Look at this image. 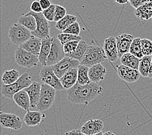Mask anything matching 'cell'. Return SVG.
I'll return each instance as SVG.
<instances>
[{
  "label": "cell",
  "instance_id": "1",
  "mask_svg": "<svg viewBox=\"0 0 152 135\" xmlns=\"http://www.w3.org/2000/svg\"><path fill=\"white\" fill-rule=\"evenodd\" d=\"M103 92V88L97 83L80 85L78 83L67 90V98L73 104L88 105L90 102Z\"/></svg>",
  "mask_w": 152,
  "mask_h": 135
},
{
  "label": "cell",
  "instance_id": "2",
  "mask_svg": "<svg viewBox=\"0 0 152 135\" xmlns=\"http://www.w3.org/2000/svg\"><path fill=\"white\" fill-rule=\"evenodd\" d=\"M32 83V77L27 72H25L16 83L12 85H5L3 84L1 94L3 97L13 100L14 94L27 89Z\"/></svg>",
  "mask_w": 152,
  "mask_h": 135
},
{
  "label": "cell",
  "instance_id": "3",
  "mask_svg": "<svg viewBox=\"0 0 152 135\" xmlns=\"http://www.w3.org/2000/svg\"><path fill=\"white\" fill-rule=\"evenodd\" d=\"M104 49L99 46H88L80 64L91 68L107 60Z\"/></svg>",
  "mask_w": 152,
  "mask_h": 135
},
{
  "label": "cell",
  "instance_id": "4",
  "mask_svg": "<svg viewBox=\"0 0 152 135\" xmlns=\"http://www.w3.org/2000/svg\"><path fill=\"white\" fill-rule=\"evenodd\" d=\"M56 90L46 84H42L41 94L37 109L38 111L43 112L49 110L52 107L55 100Z\"/></svg>",
  "mask_w": 152,
  "mask_h": 135
},
{
  "label": "cell",
  "instance_id": "5",
  "mask_svg": "<svg viewBox=\"0 0 152 135\" xmlns=\"http://www.w3.org/2000/svg\"><path fill=\"white\" fill-rule=\"evenodd\" d=\"M31 36V32L19 23L13 24L9 31V36L12 43L19 46L28 41Z\"/></svg>",
  "mask_w": 152,
  "mask_h": 135
},
{
  "label": "cell",
  "instance_id": "6",
  "mask_svg": "<svg viewBox=\"0 0 152 135\" xmlns=\"http://www.w3.org/2000/svg\"><path fill=\"white\" fill-rule=\"evenodd\" d=\"M27 14L33 16L37 20V30L31 32L32 35L42 40L50 37V26L43 13H35L30 10Z\"/></svg>",
  "mask_w": 152,
  "mask_h": 135
},
{
  "label": "cell",
  "instance_id": "7",
  "mask_svg": "<svg viewBox=\"0 0 152 135\" xmlns=\"http://www.w3.org/2000/svg\"><path fill=\"white\" fill-rule=\"evenodd\" d=\"M39 78L43 84L50 86L56 90L61 91L64 90L60 79L56 76L51 66H43L39 72Z\"/></svg>",
  "mask_w": 152,
  "mask_h": 135
},
{
  "label": "cell",
  "instance_id": "8",
  "mask_svg": "<svg viewBox=\"0 0 152 135\" xmlns=\"http://www.w3.org/2000/svg\"><path fill=\"white\" fill-rule=\"evenodd\" d=\"M15 60L20 66L28 69L37 66L39 63L38 57L30 53L20 47H18L16 50Z\"/></svg>",
  "mask_w": 152,
  "mask_h": 135
},
{
  "label": "cell",
  "instance_id": "9",
  "mask_svg": "<svg viewBox=\"0 0 152 135\" xmlns=\"http://www.w3.org/2000/svg\"><path fill=\"white\" fill-rule=\"evenodd\" d=\"M65 57H66V53L64 51L63 45L61 44L57 37L53 36L51 49H50V53L48 60H47V66H53L58 63Z\"/></svg>",
  "mask_w": 152,
  "mask_h": 135
},
{
  "label": "cell",
  "instance_id": "10",
  "mask_svg": "<svg viewBox=\"0 0 152 135\" xmlns=\"http://www.w3.org/2000/svg\"><path fill=\"white\" fill-rule=\"evenodd\" d=\"M80 65V62L71 59L70 57H66L58 63L51 67L58 77L61 79L69 70L73 68H78Z\"/></svg>",
  "mask_w": 152,
  "mask_h": 135
},
{
  "label": "cell",
  "instance_id": "11",
  "mask_svg": "<svg viewBox=\"0 0 152 135\" xmlns=\"http://www.w3.org/2000/svg\"><path fill=\"white\" fill-rule=\"evenodd\" d=\"M0 123L2 127L14 131H18L23 127V122L19 116L3 112H0Z\"/></svg>",
  "mask_w": 152,
  "mask_h": 135
},
{
  "label": "cell",
  "instance_id": "12",
  "mask_svg": "<svg viewBox=\"0 0 152 135\" xmlns=\"http://www.w3.org/2000/svg\"><path fill=\"white\" fill-rule=\"evenodd\" d=\"M117 70L119 77L128 83L137 82L141 75L139 70L129 68L123 64L117 65Z\"/></svg>",
  "mask_w": 152,
  "mask_h": 135
},
{
  "label": "cell",
  "instance_id": "13",
  "mask_svg": "<svg viewBox=\"0 0 152 135\" xmlns=\"http://www.w3.org/2000/svg\"><path fill=\"white\" fill-rule=\"evenodd\" d=\"M103 49L107 60L110 62H116L119 58L116 38L114 36H110L104 41Z\"/></svg>",
  "mask_w": 152,
  "mask_h": 135
},
{
  "label": "cell",
  "instance_id": "14",
  "mask_svg": "<svg viewBox=\"0 0 152 135\" xmlns=\"http://www.w3.org/2000/svg\"><path fill=\"white\" fill-rule=\"evenodd\" d=\"M134 38H135L132 35L127 33H122L116 37L119 58H121L123 55L129 53L130 47Z\"/></svg>",
  "mask_w": 152,
  "mask_h": 135
},
{
  "label": "cell",
  "instance_id": "15",
  "mask_svg": "<svg viewBox=\"0 0 152 135\" xmlns=\"http://www.w3.org/2000/svg\"><path fill=\"white\" fill-rule=\"evenodd\" d=\"M104 127V123L101 120L91 119L82 126L80 130L86 135H94L102 132Z\"/></svg>",
  "mask_w": 152,
  "mask_h": 135
},
{
  "label": "cell",
  "instance_id": "16",
  "mask_svg": "<svg viewBox=\"0 0 152 135\" xmlns=\"http://www.w3.org/2000/svg\"><path fill=\"white\" fill-rule=\"evenodd\" d=\"M42 85L37 81L32 82L31 85L24 90L27 92L31 100V108H37L41 94Z\"/></svg>",
  "mask_w": 152,
  "mask_h": 135
},
{
  "label": "cell",
  "instance_id": "17",
  "mask_svg": "<svg viewBox=\"0 0 152 135\" xmlns=\"http://www.w3.org/2000/svg\"><path fill=\"white\" fill-rule=\"evenodd\" d=\"M42 44V39L32 35L31 38L28 41L20 46V47L24 50L27 51V52H29L30 53L38 57L41 50Z\"/></svg>",
  "mask_w": 152,
  "mask_h": 135
},
{
  "label": "cell",
  "instance_id": "18",
  "mask_svg": "<svg viewBox=\"0 0 152 135\" xmlns=\"http://www.w3.org/2000/svg\"><path fill=\"white\" fill-rule=\"evenodd\" d=\"M106 69L102 64H98L89 68V77L91 83H98L104 81L106 75Z\"/></svg>",
  "mask_w": 152,
  "mask_h": 135
},
{
  "label": "cell",
  "instance_id": "19",
  "mask_svg": "<svg viewBox=\"0 0 152 135\" xmlns=\"http://www.w3.org/2000/svg\"><path fill=\"white\" fill-rule=\"evenodd\" d=\"M78 68H73L69 70L62 77L60 81L64 90H69L77 83Z\"/></svg>",
  "mask_w": 152,
  "mask_h": 135
},
{
  "label": "cell",
  "instance_id": "20",
  "mask_svg": "<svg viewBox=\"0 0 152 135\" xmlns=\"http://www.w3.org/2000/svg\"><path fill=\"white\" fill-rule=\"evenodd\" d=\"M53 36H50L49 38H47L42 40V47L39 55H38L39 61L43 66H47V60L49 57V55L51 49V45L53 42Z\"/></svg>",
  "mask_w": 152,
  "mask_h": 135
},
{
  "label": "cell",
  "instance_id": "21",
  "mask_svg": "<svg viewBox=\"0 0 152 135\" xmlns=\"http://www.w3.org/2000/svg\"><path fill=\"white\" fill-rule=\"evenodd\" d=\"M13 100L15 103L23 110L28 111L31 108V100L26 91L24 90L14 94Z\"/></svg>",
  "mask_w": 152,
  "mask_h": 135
},
{
  "label": "cell",
  "instance_id": "22",
  "mask_svg": "<svg viewBox=\"0 0 152 135\" xmlns=\"http://www.w3.org/2000/svg\"><path fill=\"white\" fill-rule=\"evenodd\" d=\"M42 118L43 116L39 111H28L24 116L23 122L27 126L34 127L39 125L42 121Z\"/></svg>",
  "mask_w": 152,
  "mask_h": 135
},
{
  "label": "cell",
  "instance_id": "23",
  "mask_svg": "<svg viewBox=\"0 0 152 135\" xmlns=\"http://www.w3.org/2000/svg\"><path fill=\"white\" fill-rule=\"evenodd\" d=\"M135 14L142 21L152 20V1L145 3L135 9Z\"/></svg>",
  "mask_w": 152,
  "mask_h": 135
},
{
  "label": "cell",
  "instance_id": "24",
  "mask_svg": "<svg viewBox=\"0 0 152 135\" xmlns=\"http://www.w3.org/2000/svg\"><path fill=\"white\" fill-rule=\"evenodd\" d=\"M121 64L135 70H139L140 59L130 53H126L120 58Z\"/></svg>",
  "mask_w": 152,
  "mask_h": 135
},
{
  "label": "cell",
  "instance_id": "25",
  "mask_svg": "<svg viewBox=\"0 0 152 135\" xmlns=\"http://www.w3.org/2000/svg\"><path fill=\"white\" fill-rule=\"evenodd\" d=\"M18 23L26 27L31 32L37 30V20L36 18L30 14H26L21 16L18 19Z\"/></svg>",
  "mask_w": 152,
  "mask_h": 135
},
{
  "label": "cell",
  "instance_id": "26",
  "mask_svg": "<svg viewBox=\"0 0 152 135\" xmlns=\"http://www.w3.org/2000/svg\"><path fill=\"white\" fill-rule=\"evenodd\" d=\"M20 76L21 75H20L19 72L16 70H14V69L5 71L1 78L3 84L5 85H12V84L16 83L19 79Z\"/></svg>",
  "mask_w": 152,
  "mask_h": 135
},
{
  "label": "cell",
  "instance_id": "27",
  "mask_svg": "<svg viewBox=\"0 0 152 135\" xmlns=\"http://www.w3.org/2000/svg\"><path fill=\"white\" fill-rule=\"evenodd\" d=\"M88 44H87L85 41H80L77 48L76 49L75 52L70 54L66 55V57H70L71 59H73L75 60H77L81 63V61L83 59V57L84 56V54L86 52V49L88 48Z\"/></svg>",
  "mask_w": 152,
  "mask_h": 135
},
{
  "label": "cell",
  "instance_id": "28",
  "mask_svg": "<svg viewBox=\"0 0 152 135\" xmlns=\"http://www.w3.org/2000/svg\"><path fill=\"white\" fill-rule=\"evenodd\" d=\"M89 68L80 64L78 68L77 83L80 85H86L91 83L89 77Z\"/></svg>",
  "mask_w": 152,
  "mask_h": 135
},
{
  "label": "cell",
  "instance_id": "29",
  "mask_svg": "<svg viewBox=\"0 0 152 135\" xmlns=\"http://www.w3.org/2000/svg\"><path fill=\"white\" fill-rule=\"evenodd\" d=\"M151 63V56H144L140 60L139 71L144 77H148Z\"/></svg>",
  "mask_w": 152,
  "mask_h": 135
},
{
  "label": "cell",
  "instance_id": "30",
  "mask_svg": "<svg viewBox=\"0 0 152 135\" xmlns=\"http://www.w3.org/2000/svg\"><path fill=\"white\" fill-rule=\"evenodd\" d=\"M77 18L75 16L71 15V14H67L63 19L58 21L56 24V28L58 30L63 32L67 27H69L71 24L77 21Z\"/></svg>",
  "mask_w": 152,
  "mask_h": 135
},
{
  "label": "cell",
  "instance_id": "31",
  "mask_svg": "<svg viewBox=\"0 0 152 135\" xmlns=\"http://www.w3.org/2000/svg\"><path fill=\"white\" fill-rule=\"evenodd\" d=\"M129 53L133 55L134 56L137 57L139 59H141L144 57V55L142 50V46H141V38H135L130 47Z\"/></svg>",
  "mask_w": 152,
  "mask_h": 135
},
{
  "label": "cell",
  "instance_id": "32",
  "mask_svg": "<svg viewBox=\"0 0 152 135\" xmlns=\"http://www.w3.org/2000/svg\"><path fill=\"white\" fill-rule=\"evenodd\" d=\"M57 38L59 40L60 42L62 45L65 44L67 42H72V41H81L82 37L80 36H76L71 34H66V33H60L58 35Z\"/></svg>",
  "mask_w": 152,
  "mask_h": 135
},
{
  "label": "cell",
  "instance_id": "33",
  "mask_svg": "<svg viewBox=\"0 0 152 135\" xmlns=\"http://www.w3.org/2000/svg\"><path fill=\"white\" fill-rule=\"evenodd\" d=\"M141 46L144 56H152V41L147 38L141 39Z\"/></svg>",
  "mask_w": 152,
  "mask_h": 135
},
{
  "label": "cell",
  "instance_id": "34",
  "mask_svg": "<svg viewBox=\"0 0 152 135\" xmlns=\"http://www.w3.org/2000/svg\"><path fill=\"white\" fill-rule=\"evenodd\" d=\"M67 15V10L63 6L59 5H56V9H55V19L54 21L55 22H58L60 20Z\"/></svg>",
  "mask_w": 152,
  "mask_h": 135
},
{
  "label": "cell",
  "instance_id": "35",
  "mask_svg": "<svg viewBox=\"0 0 152 135\" xmlns=\"http://www.w3.org/2000/svg\"><path fill=\"white\" fill-rule=\"evenodd\" d=\"M80 27L79 23L78 21H75V23L71 24L69 27H67L66 30L62 32L66 34H71L76 36H79L80 33Z\"/></svg>",
  "mask_w": 152,
  "mask_h": 135
},
{
  "label": "cell",
  "instance_id": "36",
  "mask_svg": "<svg viewBox=\"0 0 152 135\" xmlns=\"http://www.w3.org/2000/svg\"><path fill=\"white\" fill-rule=\"evenodd\" d=\"M55 9H56V5L52 4L49 8H48L46 10H44L42 12L43 16H45L47 20L49 21H54V19H55Z\"/></svg>",
  "mask_w": 152,
  "mask_h": 135
},
{
  "label": "cell",
  "instance_id": "37",
  "mask_svg": "<svg viewBox=\"0 0 152 135\" xmlns=\"http://www.w3.org/2000/svg\"><path fill=\"white\" fill-rule=\"evenodd\" d=\"M79 42L80 41H72L64 44L63 48L66 55L70 54L74 52L76 49L77 48V47L79 44Z\"/></svg>",
  "mask_w": 152,
  "mask_h": 135
},
{
  "label": "cell",
  "instance_id": "38",
  "mask_svg": "<svg viewBox=\"0 0 152 135\" xmlns=\"http://www.w3.org/2000/svg\"><path fill=\"white\" fill-rule=\"evenodd\" d=\"M31 10L35 13H42L43 11L39 0H35V1L31 3Z\"/></svg>",
  "mask_w": 152,
  "mask_h": 135
},
{
  "label": "cell",
  "instance_id": "39",
  "mask_svg": "<svg viewBox=\"0 0 152 135\" xmlns=\"http://www.w3.org/2000/svg\"><path fill=\"white\" fill-rule=\"evenodd\" d=\"M152 1V0H129V3L134 9H138L145 3Z\"/></svg>",
  "mask_w": 152,
  "mask_h": 135
},
{
  "label": "cell",
  "instance_id": "40",
  "mask_svg": "<svg viewBox=\"0 0 152 135\" xmlns=\"http://www.w3.org/2000/svg\"><path fill=\"white\" fill-rule=\"evenodd\" d=\"M39 1L40 3L42 8L43 10L48 9L52 5L50 0H39Z\"/></svg>",
  "mask_w": 152,
  "mask_h": 135
},
{
  "label": "cell",
  "instance_id": "41",
  "mask_svg": "<svg viewBox=\"0 0 152 135\" xmlns=\"http://www.w3.org/2000/svg\"><path fill=\"white\" fill-rule=\"evenodd\" d=\"M65 135H86L85 134L83 133L81 130L78 129H73L69 132H66Z\"/></svg>",
  "mask_w": 152,
  "mask_h": 135
},
{
  "label": "cell",
  "instance_id": "42",
  "mask_svg": "<svg viewBox=\"0 0 152 135\" xmlns=\"http://www.w3.org/2000/svg\"><path fill=\"white\" fill-rule=\"evenodd\" d=\"M114 1L117 2L120 5H125L129 3V0H114Z\"/></svg>",
  "mask_w": 152,
  "mask_h": 135
},
{
  "label": "cell",
  "instance_id": "43",
  "mask_svg": "<svg viewBox=\"0 0 152 135\" xmlns=\"http://www.w3.org/2000/svg\"><path fill=\"white\" fill-rule=\"evenodd\" d=\"M148 77L152 79V56H151V66H150V70L149 76H148Z\"/></svg>",
  "mask_w": 152,
  "mask_h": 135
},
{
  "label": "cell",
  "instance_id": "44",
  "mask_svg": "<svg viewBox=\"0 0 152 135\" xmlns=\"http://www.w3.org/2000/svg\"><path fill=\"white\" fill-rule=\"evenodd\" d=\"M102 135H115L113 133H112L111 131H107V132L103 133Z\"/></svg>",
  "mask_w": 152,
  "mask_h": 135
},
{
  "label": "cell",
  "instance_id": "45",
  "mask_svg": "<svg viewBox=\"0 0 152 135\" xmlns=\"http://www.w3.org/2000/svg\"><path fill=\"white\" fill-rule=\"evenodd\" d=\"M103 134V133L101 132V133H99V134H94V135H102Z\"/></svg>",
  "mask_w": 152,
  "mask_h": 135
}]
</instances>
